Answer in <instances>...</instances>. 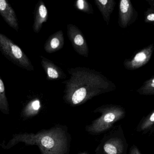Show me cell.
Wrapping results in <instances>:
<instances>
[{
	"mask_svg": "<svg viewBox=\"0 0 154 154\" xmlns=\"http://www.w3.org/2000/svg\"><path fill=\"white\" fill-rule=\"evenodd\" d=\"M154 124V110L144 118L137 128L138 132L146 131L149 130Z\"/></svg>",
	"mask_w": 154,
	"mask_h": 154,
	"instance_id": "obj_15",
	"label": "cell"
},
{
	"mask_svg": "<svg viewBox=\"0 0 154 154\" xmlns=\"http://www.w3.org/2000/svg\"><path fill=\"white\" fill-rule=\"evenodd\" d=\"M0 108L3 112H8V103L6 97L4 82L0 77Z\"/></svg>",
	"mask_w": 154,
	"mask_h": 154,
	"instance_id": "obj_16",
	"label": "cell"
},
{
	"mask_svg": "<svg viewBox=\"0 0 154 154\" xmlns=\"http://www.w3.org/2000/svg\"><path fill=\"white\" fill-rule=\"evenodd\" d=\"M74 6L75 8L82 12L89 15L94 14L91 5L86 0H77L75 2Z\"/></svg>",
	"mask_w": 154,
	"mask_h": 154,
	"instance_id": "obj_18",
	"label": "cell"
},
{
	"mask_svg": "<svg viewBox=\"0 0 154 154\" xmlns=\"http://www.w3.org/2000/svg\"><path fill=\"white\" fill-rule=\"evenodd\" d=\"M0 50L3 55L14 64L27 71H34V66L26 54L3 34H0Z\"/></svg>",
	"mask_w": 154,
	"mask_h": 154,
	"instance_id": "obj_4",
	"label": "cell"
},
{
	"mask_svg": "<svg viewBox=\"0 0 154 154\" xmlns=\"http://www.w3.org/2000/svg\"><path fill=\"white\" fill-rule=\"evenodd\" d=\"M154 45L151 44L138 52L131 59L124 62V67L128 70H134L142 67L148 63L154 52Z\"/></svg>",
	"mask_w": 154,
	"mask_h": 154,
	"instance_id": "obj_7",
	"label": "cell"
},
{
	"mask_svg": "<svg viewBox=\"0 0 154 154\" xmlns=\"http://www.w3.org/2000/svg\"><path fill=\"white\" fill-rule=\"evenodd\" d=\"M40 102L38 99L33 100L26 107L24 112L26 116H31L37 114L40 109Z\"/></svg>",
	"mask_w": 154,
	"mask_h": 154,
	"instance_id": "obj_17",
	"label": "cell"
},
{
	"mask_svg": "<svg viewBox=\"0 0 154 154\" xmlns=\"http://www.w3.org/2000/svg\"><path fill=\"white\" fill-rule=\"evenodd\" d=\"M19 141L38 145L43 154H63L66 144L63 135L57 131L42 132L36 135H19L13 139L11 143L14 144Z\"/></svg>",
	"mask_w": 154,
	"mask_h": 154,
	"instance_id": "obj_2",
	"label": "cell"
},
{
	"mask_svg": "<svg viewBox=\"0 0 154 154\" xmlns=\"http://www.w3.org/2000/svg\"><path fill=\"white\" fill-rule=\"evenodd\" d=\"M130 154H141V153L138 148L135 145H133L131 148Z\"/></svg>",
	"mask_w": 154,
	"mask_h": 154,
	"instance_id": "obj_20",
	"label": "cell"
},
{
	"mask_svg": "<svg viewBox=\"0 0 154 154\" xmlns=\"http://www.w3.org/2000/svg\"><path fill=\"white\" fill-rule=\"evenodd\" d=\"M128 144L120 126L109 135L103 146L104 154H127Z\"/></svg>",
	"mask_w": 154,
	"mask_h": 154,
	"instance_id": "obj_5",
	"label": "cell"
},
{
	"mask_svg": "<svg viewBox=\"0 0 154 154\" xmlns=\"http://www.w3.org/2000/svg\"><path fill=\"white\" fill-rule=\"evenodd\" d=\"M0 14L6 23L18 32V22L16 12L6 0H0Z\"/></svg>",
	"mask_w": 154,
	"mask_h": 154,
	"instance_id": "obj_10",
	"label": "cell"
},
{
	"mask_svg": "<svg viewBox=\"0 0 154 154\" xmlns=\"http://www.w3.org/2000/svg\"><path fill=\"white\" fill-rule=\"evenodd\" d=\"M82 154H85V153H82Z\"/></svg>",
	"mask_w": 154,
	"mask_h": 154,
	"instance_id": "obj_21",
	"label": "cell"
},
{
	"mask_svg": "<svg viewBox=\"0 0 154 154\" xmlns=\"http://www.w3.org/2000/svg\"><path fill=\"white\" fill-rule=\"evenodd\" d=\"M67 72L70 78L63 82L65 85L64 98L74 105L116 89L113 82L93 69L76 67Z\"/></svg>",
	"mask_w": 154,
	"mask_h": 154,
	"instance_id": "obj_1",
	"label": "cell"
},
{
	"mask_svg": "<svg viewBox=\"0 0 154 154\" xmlns=\"http://www.w3.org/2000/svg\"><path fill=\"white\" fill-rule=\"evenodd\" d=\"M95 5L102 15L104 21L107 25L109 24L110 19L111 15L114 10L116 6L114 0H95Z\"/></svg>",
	"mask_w": 154,
	"mask_h": 154,
	"instance_id": "obj_13",
	"label": "cell"
},
{
	"mask_svg": "<svg viewBox=\"0 0 154 154\" xmlns=\"http://www.w3.org/2000/svg\"><path fill=\"white\" fill-rule=\"evenodd\" d=\"M137 91L141 95H154V75L145 81Z\"/></svg>",
	"mask_w": 154,
	"mask_h": 154,
	"instance_id": "obj_14",
	"label": "cell"
},
{
	"mask_svg": "<svg viewBox=\"0 0 154 154\" xmlns=\"http://www.w3.org/2000/svg\"><path fill=\"white\" fill-rule=\"evenodd\" d=\"M148 2L149 8L147 9L145 13V23H154V0H146Z\"/></svg>",
	"mask_w": 154,
	"mask_h": 154,
	"instance_id": "obj_19",
	"label": "cell"
},
{
	"mask_svg": "<svg viewBox=\"0 0 154 154\" xmlns=\"http://www.w3.org/2000/svg\"><path fill=\"white\" fill-rule=\"evenodd\" d=\"M135 11L130 0H121L119 6V24L122 28H126L132 23Z\"/></svg>",
	"mask_w": 154,
	"mask_h": 154,
	"instance_id": "obj_8",
	"label": "cell"
},
{
	"mask_svg": "<svg viewBox=\"0 0 154 154\" xmlns=\"http://www.w3.org/2000/svg\"><path fill=\"white\" fill-rule=\"evenodd\" d=\"M64 45V38L62 30L50 35L46 41L44 45L45 51L49 54H52L61 50Z\"/></svg>",
	"mask_w": 154,
	"mask_h": 154,
	"instance_id": "obj_12",
	"label": "cell"
},
{
	"mask_svg": "<svg viewBox=\"0 0 154 154\" xmlns=\"http://www.w3.org/2000/svg\"><path fill=\"white\" fill-rule=\"evenodd\" d=\"M48 20V11L45 3L40 0L37 3L34 11V22L33 29L35 33H38L41 30L44 23Z\"/></svg>",
	"mask_w": 154,
	"mask_h": 154,
	"instance_id": "obj_11",
	"label": "cell"
},
{
	"mask_svg": "<svg viewBox=\"0 0 154 154\" xmlns=\"http://www.w3.org/2000/svg\"><path fill=\"white\" fill-rule=\"evenodd\" d=\"M98 111L101 112V116L88 128V130L92 133H101L108 130L115 122L123 119L126 114L122 107L113 104L102 106Z\"/></svg>",
	"mask_w": 154,
	"mask_h": 154,
	"instance_id": "obj_3",
	"label": "cell"
},
{
	"mask_svg": "<svg viewBox=\"0 0 154 154\" xmlns=\"http://www.w3.org/2000/svg\"><path fill=\"white\" fill-rule=\"evenodd\" d=\"M67 35L75 51L78 54L88 57L89 55L88 45L81 30L73 24H68Z\"/></svg>",
	"mask_w": 154,
	"mask_h": 154,
	"instance_id": "obj_6",
	"label": "cell"
},
{
	"mask_svg": "<svg viewBox=\"0 0 154 154\" xmlns=\"http://www.w3.org/2000/svg\"><path fill=\"white\" fill-rule=\"evenodd\" d=\"M41 63L45 71L48 81H54L65 79L66 75L62 69L55 64L52 61L41 56Z\"/></svg>",
	"mask_w": 154,
	"mask_h": 154,
	"instance_id": "obj_9",
	"label": "cell"
}]
</instances>
